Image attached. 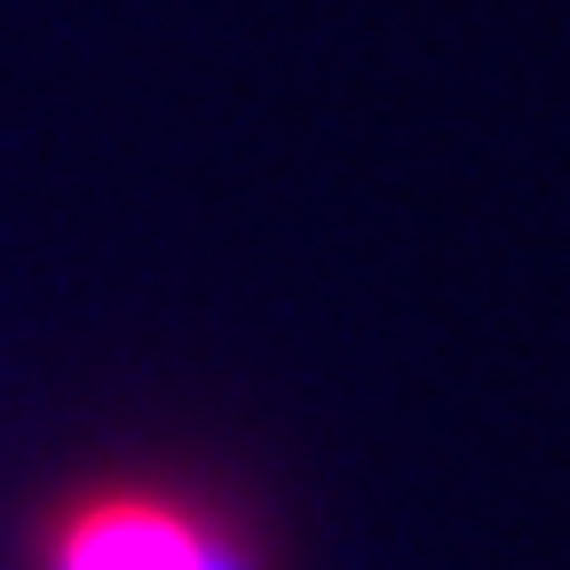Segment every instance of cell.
I'll return each mask as SVG.
<instances>
[{"label": "cell", "instance_id": "6da1fadb", "mask_svg": "<svg viewBox=\"0 0 570 570\" xmlns=\"http://www.w3.org/2000/svg\"><path fill=\"white\" fill-rule=\"evenodd\" d=\"M40 570H254V562L190 499L111 483V491H80L71 508L48 515Z\"/></svg>", "mask_w": 570, "mask_h": 570}]
</instances>
